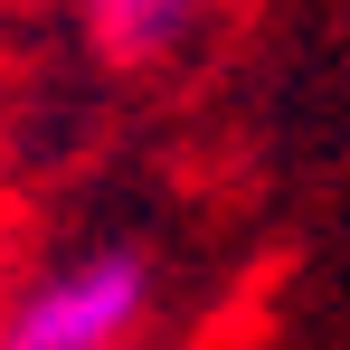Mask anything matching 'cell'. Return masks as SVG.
<instances>
[{
  "label": "cell",
  "mask_w": 350,
  "mask_h": 350,
  "mask_svg": "<svg viewBox=\"0 0 350 350\" xmlns=\"http://www.w3.org/2000/svg\"><path fill=\"white\" fill-rule=\"evenodd\" d=\"M152 322L142 246H76L0 303V350H133Z\"/></svg>",
  "instance_id": "1"
},
{
  "label": "cell",
  "mask_w": 350,
  "mask_h": 350,
  "mask_svg": "<svg viewBox=\"0 0 350 350\" xmlns=\"http://www.w3.org/2000/svg\"><path fill=\"white\" fill-rule=\"evenodd\" d=\"M85 29L114 66H152L199 29V0H85Z\"/></svg>",
  "instance_id": "2"
}]
</instances>
